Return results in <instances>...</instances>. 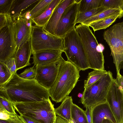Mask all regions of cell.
<instances>
[{"label": "cell", "mask_w": 123, "mask_h": 123, "mask_svg": "<svg viewBox=\"0 0 123 123\" xmlns=\"http://www.w3.org/2000/svg\"><path fill=\"white\" fill-rule=\"evenodd\" d=\"M0 96L13 104L44 101L49 99V90L33 79L20 77L16 73L5 85L0 86Z\"/></svg>", "instance_id": "obj_1"}, {"label": "cell", "mask_w": 123, "mask_h": 123, "mask_svg": "<svg viewBox=\"0 0 123 123\" xmlns=\"http://www.w3.org/2000/svg\"><path fill=\"white\" fill-rule=\"evenodd\" d=\"M80 71L73 64L62 58L56 80L49 90L53 101L59 103L69 96L78 81Z\"/></svg>", "instance_id": "obj_2"}, {"label": "cell", "mask_w": 123, "mask_h": 123, "mask_svg": "<svg viewBox=\"0 0 123 123\" xmlns=\"http://www.w3.org/2000/svg\"><path fill=\"white\" fill-rule=\"evenodd\" d=\"M21 115L38 123H54L56 118L54 105L50 99L44 101L13 104Z\"/></svg>", "instance_id": "obj_3"}, {"label": "cell", "mask_w": 123, "mask_h": 123, "mask_svg": "<svg viewBox=\"0 0 123 123\" xmlns=\"http://www.w3.org/2000/svg\"><path fill=\"white\" fill-rule=\"evenodd\" d=\"M83 45L89 68L105 70V61L103 53L98 52L97 47L98 44L96 38L87 25L80 24L75 26Z\"/></svg>", "instance_id": "obj_4"}, {"label": "cell", "mask_w": 123, "mask_h": 123, "mask_svg": "<svg viewBox=\"0 0 123 123\" xmlns=\"http://www.w3.org/2000/svg\"><path fill=\"white\" fill-rule=\"evenodd\" d=\"M63 39L64 52L67 57V61L75 65L80 71L89 68L83 45L75 28Z\"/></svg>", "instance_id": "obj_5"}, {"label": "cell", "mask_w": 123, "mask_h": 123, "mask_svg": "<svg viewBox=\"0 0 123 123\" xmlns=\"http://www.w3.org/2000/svg\"><path fill=\"white\" fill-rule=\"evenodd\" d=\"M112 74L107 71L96 82L84 89L81 103L84 106L91 107L106 102V97L113 80Z\"/></svg>", "instance_id": "obj_6"}, {"label": "cell", "mask_w": 123, "mask_h": 123, "mask_svg": "<svg viewBox=\"0 0 123 123\" xmlns=\"http://www.w3.org/2000/svg\"><path fill=\"white\" fill-rule=\"evenodd\" d=\"M103 37L110 49L118 75L120 70L123 68V21L105 31Z\"/></svg>", "instance_id": "obj_7"}, {"label": "cell", "mask_w": 123, "mask_h": 123, "mask_svg": "<svg viewBox=\"0 0 123 123\" xmlns=\"http://www.w3.org/2000/svg\"><path fill=\"white\" fill-rule=\"evenodd\" d=\"M30 40L32 54L44 50H55L64 52L63 39L46 31L43 27L36 25L32 26Z\"/></svg>", "instance_id": "obj_8"}, {"label": "cell", "mask_w": 123, "mask_h": 123, "mask_svg": "<svg viewBox=\"0 0 123 123\" xmlns=\"http://www.w3.org/2000/svg\"><path fill=\"white\" fill-rule=\"evenodd\" d=\"M17 49L14 22L8 14L7 24L0 29V62L6 65L14 57Z\"/></svg>", "instance_id": "obj_9"}, {"label": "cell", "mask_w": 123, "mask_h": 123, "mask_svg": "<svg viewBox=\"0 0 123 123\" xmlns=\"http://www.w3.org/2000/svg\"><path fill=\"white\" fill-rule=\"evenodd\" d=\"M79 0H75L65 9L56 25L54 32L55 36L63 39L75 28Z\"/></svg>", "instance_id": "obj_10"}, {"label": "cell", "mask_w": 123, "mask_h": 123, "mask_svg": "<svg viewBox=\"0 0 123 123\" xmlns=\"http://www.w3.org/2000/svg\"><path fill=\"white\" fill-rule=\"evenodd\" d=\"M63 58L48 64L36 66V75L33 79L39 84L49 90L57 78L60 62Z\"/></svg>", "instance_id": "obj_11"}, {"label": "cell", "mask_w": 123, "mask_h": 123, "mask_svg": "<svg viewBox=\"0 0 123 123\" xmlns=\"http://www.w3.org/2000/svg\"><path fill=\"white\" fill-rule=\"evenodd\" d=\"M106 102L117 123H122L123 116V91L114 79L106 97Z\"/></svg>", "instance_id": "obj_12"}, {"label": "cell", "mask_w": 123, "mask_h": 123, "mask_svg": "<svg viewBox=\"0 0 123 123\" xmlns=\"http://www.w3.org/2000/svg\"><path fill=\"white\" fill-rule=\"evenodd\" d=\"M12 19L17 49L30 39L32 21L26 12Z\"/></svg>", "instance_id": "obj_13"}, {"label": "cell", "mask_w": 123, "mask_h": 123, "mask_svg": "<svg viewBox=\"0 0 123 123\" xmlns=\"http://www.w3.org/2000/svg\"><path fill=\"white\" fill-rule=\"evenodd\" d=\"M92 123H102L105 119H109L113 123L117 121L107 102L101 103L91 107Z\"/></svg>", "instance_id": "obj_14"}, {"label": "cell", "mask_w": 123, "mask_h": 123, "mask_svg": "<svg viewBox=\"0 0 123 123\" xmlns=\"http://www.w3.org/2000/svg\"><path fill=\"white\" fill-rule=\"evenodd\" d=\"M75 0H61L55 8L48 21L43 27L46 31L54 35L55 28L62 15L67 7L74 2Z\"/></svg>", "instance_id": "obj_15"}, {"label": "cell", "mask_w": 123, "mask_h": 123, "mask_svg": "<svg viewBox=\"0 0 123 123\" xmlns=\"http://www.w3.org/2000/svg\"><path fill=\"white\" fill-rule=\"evenodd\" d=\"M63 51L55 50H44L34 52L31 57L34 66L46 65L56 61L62 57Z\"/></svg>", "instance_id": "obj_16"}, {"label": "cell", "mask_w": 123, "mask_h": 123, "mask_svg": "<svg viewBox=\"0 0 123 123\" xmlns=\"http://www.w3.org/2000/svg\"><path fill=\"white\" fill-rule=\"evenodd\" d=\"M32 54L30 39L17 49L14 57L17 70L31 65L30 62Z\"/></svg>", "instance_id": "obj_17"}, {"label": "cell", "mask_w": 123, "mask_h": 123, "mask_svg": "<svg viewBox=\"0 0 123 123\" xmlns=\"http://www.w3.org/2000/svg\"><path fill=\"white\" fill-rule=\"evenodd\" d=\"M73 103L71 96L67 97L63 100L59 107L55 108L56 115L68 122L71 121V109Z\"/></svg>", "instance_id": "obj_18"}, {"label": "cell", "mask_w": 123, "mask_h": 123, "mask_svg": "<svg viewBox=\"0 0 123 123\" xmlns=\"http://www.w3.org/2000/svg\"><path fill=\"white\" fill-rule=\"evenodd\" d=\"M40 0H13L9 14L12 18L19 16L23 10Z\"/></svg>", "instance_id": "obj_19"}, {"label": "cell", "mask_w": 123, "mask_h": 123, "mask_svg": "<svg viewBox=\"0 0 123 123\" xmlns=\"http://www.w3.org/2000/svg\"><path fill=\"white\" fill-rule=\"evenodd\" d=\"M62 0H53L46 10L40 16L32 19L36 25L44 27L49 19L55 8Z\"/></svg>", "instance_id": "obj_20"}, {"label": "cell", "mask_w": 123, "mask_h": 123, "mask_svg": "<svg viewBox=\"0 0 123 123\" xmlns=\"http://www.w3.org/2000/svg\"><path fill=\"white\" fill-rule=\"evenodd\" d=\"M121 14H123V12L121 9L108 8L99 14L89 18L81 24L88 25L94 22Z\"/></svg>", "instance_id": "obj_21"}, {"label": "cell", "mask_w": 123, "mask_h": 123, "mask_svg": "<svg viewBox=\"0 0 123 123\" xmlns=\"http://www.w3.org/2000/svg\"><path fill=\"white\" fill-rule=\"evenodd\" d=\"M123 16V14L112 16L94 22L88 25L91 27L94 32L100 30L105 29L112 24L117 18H120Z\"/></svg>", "instance_id": "obj_22"}, {"label": "cell", "mask_w": 123, "mask_h": 123, "mask_svg": "<svg viewBox=\"0 0 123 123\" xmlns=\"http://www.w3.org/2000/svg\"><path fill=\"white\" fill-rule=\"evenodd\" d=\"M53 0H40L32 9L27 11L31 19L41 15Z\"/></svg>", "instance_id": "obj_23"}, {"label": "cell", "mask_w": 123, "mask_h": 123, "mask_svg": "<svg viewBox=\"0 0 123 123\" xmlns=\"http://www.w3.org/2000/svg\"><path fill=\"white\" fill-rule=\"evenodd\" d=\"M107 9L101 6L84 12H78L75 24L78 23L81 24L89 18L99 14Z\"/></svg>", "instance_id": "obj_24"}, {"label": "cell", "mask_w": 123, "mask_h": 123, "mask_svg": "<svg viewBox=\"0 0 123 123\" xmlns=\"http://www.w3.org/2000/svg\"><path fill=\"white\" fill-rule=\"evenodd\" d=\"M71 117L76 123H88L85 111L73 103L72 105Z\"/></svg>", "instance_id": "obj_25"}, {"label": "cell", "mask_w": 123, "mask_h": 123, "mask_svg": "<svg viewBox=\"0 0 123 123\" xmlns=\"http://www.w3.org/2000/svg\"><path fill=\"white\" fill-rule=\"evenodd\" d=\"M102 0H79L78 12H82L102 6Z\"/></svg>", "instance_id": "obj_26"}, {"label": "cell", "mask_w": 123, "mask_h": 123, "mask_svg": "<svg viewBox=\"0 0 123 123\" xmlns=\"http://www.w3.org/2000/svg\"><path fill=\"white\" fill-rule=\"evenodd\" d=\"M107 72L105 70H94L89 73L87 79L84 81V89L98 80Z\"/></svg>", "instance_id": "obj_27"}, {"label": "cell", "mask_w": 123, "mask_h": 123, "mask_svg": "<svg viewBox=\"0 0 123 123\" xmlns=\"http://www.w3.org/2000/svg\"><path fill=\"white\" fill-rule=\"evenodd\" d=\"M13 74L6 64L0 62V86H3L8 82Z\"/></svg>", "instance_id": "obj_28"}, {"label": "cell", "mask_w": 123, "mask_h": 123, "mask_svg": "<svg viewBox=\"0 0 123 123\" xmlns=\"http://www.w3.org/2000/svg\"><path fill=\"white\" fill-rule=\"evenodd\" d=\"M0 104L8 112L14 115H17L13 103L5 97L0 96Z\"/></svg>", "instance_id": "obj_29"}, {"label": "cell", "mask_w": 123, "mask_h": 123, "mask_svg": "<svg viewBox=\"0 0 123 123\" xmlns=\"http://www.w3.org/2000/svg\"><path fill=\"white\" fill-rule=\"evenodd\" d=\"M122 1V0H102V6L108 9H117L121 10Z\"/></svg>", "instance_id": "obj_30"}, {"label": "cell", "mask_w": 123, "mask_h": 123, "mask_svg": "<svg viewBox=\"0 0 123 123\" xmlns=\"http://www.w3.org/2000/svg\"><path fill=\"white\" fill-rule=\"evenodd\" d=\"M13 0H0V14H9Z\"/></svg>", "instance_id": "obj_31"}, {"label": "cell", "mask_w": 123, "mask_h": 123, "mask_svg": "<svg viewBox=\"0 0 123 123\" xmlns=\"http://www.w3.org/2000/svg\"><path fill=\"white\" fill-rule=\"evenodd\" d=\"M34 66L25 69L19 74H18L19 77L22 78L30 80L33 79L36 75V70L34 68Z\"/></svg>", "instance_id": "obj_32"}, {"label": "cell", "mask_w": 123, "mask_h": 123, "mask_svg": "<svg viewBox=\"0 0 123 123\" xmlns=\"http://www.w3.org/2000/svg\"><path fill=\"white\" fill-rule=\"evenodd\" d=\"M17 115H13L7 111L0 104V119L7 120L14 118L18 116Z\"/></svg>", "instance_id": "obj_33"}, {"label": "cell", "mask_w": 123, "mask_h": 123, "mask_svg": "<svg viewBox=\"0 0 123 123\" xmlns=\"http://www.w3.org/2000/svg\"><path fill=\"white\" fill-rule=\"evenodd\" d=\"M6 65L13 74L16 73V66L14 57L10 59L7 62Z\"/></svg>", "instance_id": "obj_34"}, {"label": "cell", "mask_w": 123, "mask_h": 123, "mask_svg": "<svg viewBox=\"0 0 123 123\" xmlns=\"http://www.w3.org/2000/svg\"><path fill=\"white\" fill-rule=\"evenodd\" d=\"M8 17V14H0V29L7 24Z\"/></svg>", "instance_id": "obj_35"}, {"label": "cell", "mask_w": 123, "mask_h": 123, "mask_svg": "<svg viewBox=\"0 0 123 123\" xmlns=\"http://www.w3.org/2000/svg\"><path fill=\"white\" fill-rule=\"evenodd\" d=\"M0 123H24L20 119L18 115L16 117L12 119L7 120L0 119Z\"/></svg>", "instance_id": "obj_36"}, {"label": "cell", "mask_w": 123, "mask_h": 123, "mask_svg": "<svg viewBox=\"0 0 123 123\" xmlns=\"http://www.w3.org/2000/svg\"><path fill=\"white\" fill-rule=\"evenodd\" d=\"M115 79L118 86L123 91V76L120 74L117 75Z\"/></svg>", "instance_id": "obj_37"}, {"label": "cell", "mask_w": 123, "mask_h": 123, "mask_svg": "<svg viewBox=\"0 0 123 123\" xmlns=\"http://www.w3.org/2000/svg\"><path fill=\"white\" fill-rule=\"evenodd\" d=\"M85 111L88 123H92L91 114V107H86Z\"/></svg>", "instance_id": "obj_38"}, {"label": "cell", "mask_w": 123, "mask_h": 123, "mask_svg": "<svg viewBox=\"0 0 123 123\" xmlns=\"http://www.w3.org/2000/svg\"><path fill=\"white\" fill-rule=\"evenodd\" d=\"M18 117L24 123H38L27 117L21 115H18Z\"/></svg>", "instance_id": "obj_39"}, {"label": "cell", "mask_w": 123, "mask_h": 123, "mask_svg": "<svg viewBox=\"0 0 123 123\" xmlns=\"http://www.w3.org/2000/svg\"><path fill=\"white\" fill-rule=\"evenodd\" d=\"M69 122L57 115L56 116V119L54 123H69Z\"/></svg>", "instance_id": "obj_40"}, {"label": "cell", "mask_w": 123, "mask_h": 123, "mask_svg": "<svg viewBox=\"0 0 123 123\" xmlns=\"http://www.w3.org/2000/svg\"><path fill=\"white\" fill-rule=\"evenodd\" d=\"M105 49L104 45L101 43H99L97 47V51L100 53H103Z\"/></svg>", "instance_id": "obj_41"}, {"label": "cell", "mask_w": 123, "mask_h": 123, "mask_svg": "<svg viewBox=\"0 0 123 123\" xmlns=\"http://www.w3.org/2000/svg\"><path fill=\"white\" fill-rule=\"evenodd\" d=\"M102 123H113L111 120L109 119H105L104 120Z\"/></svg>", "instance_id": "obj_42"}, {"label": "cell", "mask_w": 123, "mask_h": 123, "mask_svg": "<svg viewBox=\"0 0 123 123\" xmlns=\"http://www.w3.org/2000/svg\"><path fill=\"white\" fill-rule=\"evenodd\" d=\"M83 96V94L80 93H79L78 95V96L79 98H82Z\"/></svg>", "instance_id": "obj_43"}, {"label": "cell", "mask_w": 123, "mask_h": 123, "mask_svg": "<svg viewBox=\"0 0 123 123\" xmlns=\"http://www.w3.org/2000/svg\"><path fill=\"white\" fill-rule=\"evenodd\" d=\"M121 9L122 11L123 12V0H122Z\"/></svg>", "instance_id": "obj_44"}, {"label": "cell", "mask_w": 123, "mask_h": 123, "mask_svg": "<svg viewBox=\"0 0 123 123\" xmlns=\"http://www.w3.org/2000/svg\"><path fill=\"white\" fill-rule=\"evenodd\" d=\"M122 123H123V118L122 121Z\"/></svg>", "instance_id": "obj_45"}]
</instances>
